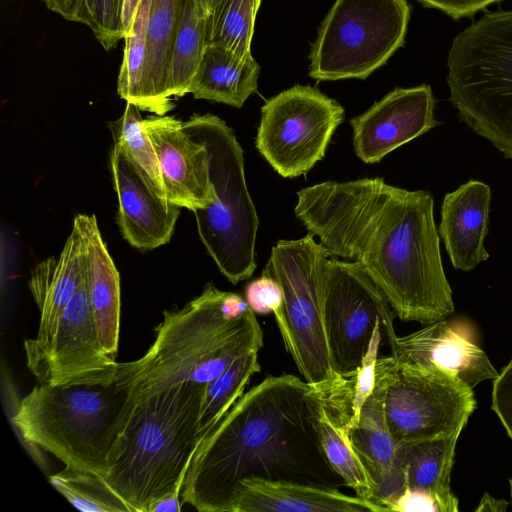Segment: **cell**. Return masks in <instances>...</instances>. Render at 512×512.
<instances>
[{"label": "cell", "mask_w": 512, "mask_h": 512, "mask_svg": "<svg viewBox=\"0 0 512 512\" xmlns=\"http://www.w3.org/2000/svg\"><path fill=\"white\" fill-rule=\"evenodd\" d=\"M294 213L330 257L359 263L402 321L454 312L429 191L379 177L325 181L297 192Z\"/></svg>", "instance_id": "cell-1"}, {"label": "cell", "mask_w": 512, "mask_h": 512, "mask_svg": "<svg viewBox=\"0 0 512 512\" xmlns=\"http://www.w3.org/2000/svg\"><path fill=\"white\" fill-rule=\"evenodd\" d=\"M305 380L269 375L200 441L181 490L200 512H230L241 481L257 477L339 489L319 439L320 406Z\"/></svg>", "instance_id": "cell-2"}, {"label": "cell", "mask_w": 512, "mask_h": 512, "mask_svg": "<svg viewBox=\"0 0 512 512\" xmlns=\"http://www.w3.org/2000/svg\"><path fill=\"white\" fill-rule=\"evenodd\" d=\"M262 346V328L246 300L207 283L182 308L163 312L154 342L141 358L118 363L116 379L136 403L182 382L207 384Z\"/></svg>", "instance_id": "cell-3"}, {"label": "cell", "mask_w": 512, "mask_h": 512, "mask_svg": "<svg viewBox=\"0 0 512 512\" xmlns=\"http://www.w3.org/2000/svg\"><path fill=\"white\" fill-rule=\"evenodd\" d=\"M206 385L182 382L134 404L102 475L130 512H148L183 484Z\"/></svg>", "instance_id": "cell-4"}, {"label": "cell", "mask_w": 512, "mask_h": 512, "mask_svg": "<svg viewBox=\"0 0 512 512\" xmlns=\"http://www.w3.org/2000/svg\"><path fill=\"white\" fill-rule=\"evenodd\" d=\"M134 404L116 377L96 384L39 383L20 400L12 423L26 442L66 467L103 475Z\"/></svg>", "instance_id": "cell-5"}, {"label": "cell", "mask_w": 512, "mask_h": 512, "mask_svg": "<svg viewBox=\"0 0 512 512\" xmlns=\"http://www.w3.org/2000/svg\"><path fill=\"white\" fill-rule=\"evenodd\" d=\"M447 66L460 120L512 159V10L488 13L459 33Z\"/></svg>", "instance_id": "cell-6"}, {"label": "cell", "mask_w": 512, "mask_h": 512, "mask_svg": "<svg viewBox=\"0 0 512 512\" xmlns=\"http://www.w3.org/2000/svg\"><path fill=\"white\" fill-rule=\"evenodd\" d=\"M183 126L206 147L215 190V200L193 212L197 231L220 272L236 285L257 267L259 219L246 184L243 149L233 130L214 114H194Z\"/></svg>", "instance_id": "cell-7"}, {"label": "cell", "mask_w": 512, "mask_h": 512, "mask_svg": "<svg viewBox=\"0 0 512 512\" xmlns=\"http://www.w3.org/2000/svg\"><path fill=\"white\" fill-rule=\"evenodd\" d=\"M326 249L308 233L279 240L266 271L280 284L281 310L275 314L284 346L304 380L318 384L335 376L324 322Z\"/></svg>", "instance_id": "cell-8"}, {"label": "cell", "mask_w": 512, "mask_h": 512, "mask_svg": "<svg viewBox=\"0 0 512 512\" xmlns=\"http://www.w3.org/2000/svg\"><path fill=\"white\" fill-rule=\"evenodd\" d=\"M410 11L407 0H335L311 47L309 76L366 79L403 46Z\"/></svg>", "instance_id": "cell-9"}, {"label": "cell", "mask_w": 512, "mask_h": 512, "mask_svg": "<svg viewBox=\"0 0 512 512\" xmlns=\"http://www.w3.org/2000/svg\"><path fill=\"white\" fill-rule=\"evenodd\" d=\"M375 371L384 385V412L397 444L461 432L476 408L473 387L437 367L396 363L378 357Z\"/></svg>", "instance_id": "cell-10"}, {"label": "cell", "mask_w": 512, "mask_h": 512, "mask_svg": "<svg viewBox=\"0 0 512 512\" xmlns=\"http://www.w3.org/2000/svg\"><path fill=\"white\" fill-rule=\"evenodd\" d=\"M344 108L311 86L295 85L261 108L255 146L284 178L306 175L326 153Z\"/></svg>", "instance_id": "cell-11"}, {"label": "cell", "mask_w": 512, "mask_h": 512, "mask_svg": "<svg viewBox=\"0 0 512 512\" xmlns=\"http://www.w3.org/2000/svg\"><path fill=\"white\" fill-rule=\"evenodd\" d=\"M395 314L387 300L355 261L328 257L325 265L324 322L333 368H357L368 351L375 327L383 326L390 348Z\"/></svg>", "instance_id": "cell-12"}, {"label": "cell", "mask_w": 512, "mask_h": 512, "mask_svg": "<svg viewBox=\"0 0 512 512\" xmlns=\"http://www.w3.org/2000/svg\"><path fill=\"white\" fill-rule=\"evenodd\" d=\"M24 350L27 367L39 383L70 386L115 379L118 362L98 341L85 275L50 338L43 343L27 339Z\"/></svg>", "instance_id": "cell-13"}, {"label": "cell", "mask_w": 512, "mask_h": 512, "mask_svg": "<svg viewBox=\"0 0 512 512\" xmlns=\"http://www.w3.org/2000/svg\"><path fill=\"white\" fill-rule=\"evenodd\" d=\"M435 104L428 84L390 91L350 120L356 156L366 164H375L427 133L439 125L434 117Z\"/></svg>", "instance_id": "cell-14"}, {"label": "cell", "mask_w": 512, "mask_h": 512, "mask_svg": "<svg viewBox=\"0 0 512 512\" xmlns=\"http://www.w3.org/2000/svg\"><path fill=\"white\" fill-rule=\"evenodd\" d=\"M143 126L156 152L168 201L192 212L207 208L215 200V190L206 147L174 116L153 115Z\"/></svg>", "instance_id": "cell-15"}, {"label": "cell", "mask_w": 512, "mask_h": 512, "mask_svg": "<svg viewBox=\"0 0 512 512\" xmlns=\"http://www.w3.org/2000/svg\"><path fill=\"white\" fill-rule=\"evenodd\" d=\"M391 351L398 364L441 368L471 387L499 374L464 319H442L409 335L396 336Z\"/></svg>", "instance_id": "cell-16"}, {"label": "cell", "mask_w": 512, "mask_h": 512, "mask_svg": "<svg viewBox=\"0 0 512 512\" xmlns=\"http://www.w3.org/2000/svg\"><path fill=\"white\" fill-rule=\"evenodd\" d=\"M110 163L123 237L131 246L144 250L166 244L181 207L162 198L120 147L114 146Z\"/></svg>", "instance_id": "cell-17"}, {"label": "cell", "mask_w": 512, "mask_h": 512, "mask_svg": "<svg viewBox=\"0 0 512 512\" xmlns=\"http://www.w3.org/2000/svg\"><path fill=\"white\" fill-rule=\"evenodd\" d=\"M373 501L337 488L249 477L240 482L230 512H381Z\"/></svg>", "instance_id": "cell-18"}, {"label": "cell", "mask_w": 512, "mask_h": 512, "mask_svg": "<svg viewBox=\"0 0 512 512\" xmlns=\"http://www.w3.org/2000/svg\"><path fill=\"white\" fill-rule=\"evenodd\" d=\"M490 202V187L479 180H469L444 196L438 232L455 269L467 272L489 258L484 240Z\"/></svg>", "instance_id": "cell-19"}, {"label": "cell", "mask_w": 512, "mask_h": 512, "mask_svg": "<svg viewBox=\"0 0 512 512\" xmlns=\"http://www.w3.org/2000/svg\"><path fill=\"white\" fill-rule=\"evenodd\" d=\"M73 226L84 244L87 292L98 341L103 351L116 359L120 332V276L96 216L79 214L74 218Z\"/></svg>", "instance_id": "cell-20"}, {"label": "cell", "mask_w": 512, "mask_h": 512, "mask_svg": "<svg viewBox=\"0 0 512 512\" xmlns=\"http://www.w3.org/2000/svg\"><path fill=\"white\" fill-rule=\"evenodd\" d=\"M348 435L376 484L375 502L390 511L388 505L406 488V484L398 460V444L385 418L384 385L377 374L375 388Z\"/></svg>", "instance_id": "cell-21"}, {"label": "cell", "mask_w": 512, "mask_h": 512, "mask_svg": "<svg viewBox=\"0 0 512 512\" xmlns=\"http://www.w3.org/2000/svg\"><path fill=\"white\" fill-rule=\"evenodd\" d=\"M84 275V244L73 226L60 255L38 262L31 270L29 288L40 314L34 342L50 338Z\"/></svg>", "instance_id": "cell-22"}, {"label": "cell", "mask_w": 512, "mask_h": 512, "mask_svg": "<svg viewBox=\"0 0 512 512\" xmlns=\"http://www.w3.org/2000/svg\"><path fill=\"white\" fill-rule=\"evenodd\" d=\"M180 14L181 0H150L138 107L154 115H166L174 107L168 91V72Z\"/></svg>", "instance_id": "cell-23"}, {"label": "cell", "mask_w": 512, "mask_h": 512, "mask_svg": "<svg viewBox=\"0 0 512 512\" xmlns=\"http://www.w3.org/2000/svg\"><path fill=\"white\" fill-rule=\"evenodd\" d=\"M460 433L398 444L406 487L429 494L439 512L458 511V499L450 490V473Z\"/></svg>", "instance_id": "cell-24"}, {"label": "cell", "mask_w": 512, "mask_h": 512, "mask_svg": "<svg viewBox=\"0 0 512 512\" xmlns=\"http://www.w3.org/2000/svg\"><path fill=\"white\" fill-rule=\"evenodd\" d=\"M260 65L253 58L237 55L216 45H207L193 78L190 93L205 99L241 108L257 90Z\"/></svg>", "instance_id": "cell-25"}, {"label": "cell", "mask_w": 512, "mask_h": 512, "mask_svg": "<svg viewBox=\"0 0 512 512\" xmlns=\"http://www.w3.org/2000/svg\"><path fill=\"white\" fill-rule=\"evenodd\" d=\"M383 333V326L378 323L368 351L357 368L310 384V393L322 410L334 424L346 431L357 424L361 408L375 388V366Z\"/></svg>", "instance_id": "cell-26"}, {"label": "cell", "mask_w": 512, "mask_h": 512, "mask_svg": "<svg viewBox=\"0 0 512 512\" xmlns=\"http://www.w3.org/2000/svg\"><path fill=\"white\" fill-rule=\"evenodd\" d=\"M207 17L193 0H181V14L173 44L168 72L170 96L183 97L190 93L191 83L207 47Z\"/></svg>", "instance_id": "cell-27"}, {"label": "cell", "mask_w": 512, "mask_h": 512, "mask_svg": "<svg viewBox=\"0 0 512 512\" xmlns=\"http://www.w3.org/2000/svg\"><path fill=\"white\" fill-rule=\"evenodd\" d=\"M260 370L258 352H251L235 360L207 383L198 419L199 443L244 394L250 379Z\"/></svg>", "instance_id": "cell-28"}, {"label": "cell", "mask_w": 512, "mask_h": 512, "mask_svg": "<svg viewBox=\"0 0 512 512\" xmlns=\"http://www.w3.org/2000/svg\"><path fill=\"white\" fill-rule=\"evenodd\" d=\"M318 434L328 463L346 486L353 489L358 497L375 502L376 484L352 446L348 431L334 424L321 407Z\"/></svg>", "instance_id": "cell-29"}, {"label": "cell", "mask_w": 512, "mask_h": 512, "mask_svg": "<svg viewBox=\"0 0 512 512\" xmlns=\"http://www.w3.org/2000/svg\"><path fill=\"white\" fill-rule=\"evenodd\" d=\"M261 0H220L207 17V45L251 55L254 23Z\"/></svg>", "instance_id": "cell-30"}, {"label": "cell", "mask_w": 512, "mask_h": 512, "mask_svg": "<svg viewBox=\"0 0 512 512\" xmlns=\"http://www.w3.org/2000/svg\"><path fill=\"white\" fill-rule=\"evenodd\" d=\"M49 480L80 511L130 512L98 473L65 466L62 471L51 475Z\"/></svg>", "instance_id": "cell-31"}, {"label": "cell", "mask_w": 512, "mask_h": 512, "mask_svg": "<svg viewBox=\"0 0 512 512\" xmlns=\"http://www.w3.org/2000/svg\"><path fill=\"white\" fill-rule=\"evenodd\" d=\"M143 123L140 108L127 102L122 116L110 124L114 146L120 147L139 167L153 189L167 199L158 158Z\"/></svg>", "instance_id": "cell-32"}, {"label": "cell", "mask_w": 512, "mask_h": 512, "mask_svg": "<svg viewBox=\"0 0 512 512\" xmlns=\"http://www.w3.org/2000/svg\"><path fill=\"white\" fill-rule=\"evenodd\" d=\"M150 0H141L133 22L125 35V49L120 67L117 92L126 102L139 105L145 65L146 25Z\"/></svg>", "instance_id": "cell-33"}, {"label": "cell", "mask_w": 512, "mask_h": 512, "mask_svg": "<svg viewBox=\"0 0 512 512\" xmlns=\"http://www.w3.org/2000/svg\"><path fill=\"white\" fill-rule=\"evenodd\" d=\"M125 0H79L71 21L91 29L102 47L109 51L125 38Z\"/></svg>", "instance_id": "cell-34"}, {"label": "cell", "mask_w": 512, "mask_h": 512, "mask_svg": "<svg viewBox=\"0 0 512 512\" xmlns=\"http://www.w3.org/2000/svg\"><path fill=\"white\" fill-rule=\"evenodd\" d=\"M245 300L256 314H277L283 304V293L277 280L266 271L249 282L245 288Z\"/></svg>", "instance_id": "cell-35"}, {"label": "cell", "mask_w": 512, "mask_h": 512, "mask_svg": "<svg viewBox=\"0 0 512 512\" xmlns=\"http://www.w3.org/2000/svg\"><path fill=\"white\" fill-rule=\"evenodd\" d=\"M491 408L512 439V358L494 379Z\"/></svg>", "instance_id": "cell-36"}, {"label": "cell", "mask_w": 512, "mask_h": 512, "mask_svg": "<svg viewBox=\"0 0 512 512\" xmlns=\"http://www.w3.org/2000/svg\"><path fill=\"white\" fill-rule=\"evenodd\" d=\"M427 8L443 11L451 18L457 20L474 15L479 10L500 0H417Z\"/></svg>", "instance_id": "cell-37"}, {"label": "cell", "mask_w": 512, "mask_h": 512, "mask_svg": "<svg viewBox=\"0 0 512 512\" xmlns=\"http://www.w3.org/2000/svg\"><path fill=\"white\" fill-rule=\"evenodd\" d=\"M390 511H438L434 499L427 493L405 488L389 505Z\"/></svg>", "instance_id": "cell-38"}, {"label": "cell", "mask_w": 512, "mask_h": 512, "mask_svg": "<svg viewBox=\"0 0 512 512\" xmlns=\"http://www.w3.org/2000/svg\"><path fill=\"white\" fill-rule=\"evenodd\" d=\"M183 484H179L172 493L153 502L148 512H179L181 511V496Z\"/></svg>", "instance_id": "cell-39"}, {"label": "cell", "mask_w": 512, "mask_h": 512, "mask_svg": "<svg viewBox=\"0 0 512 512\" xmlns=\"http://www.w3.org/2000/svg\"><path fill=\"white\" fill-rule=\"evenodd\" d=\"M46 7L62 16L64 19L71 21L79 0H42Z\"/></svg>", "instance_id": "cell-40"}, {"label": "cell", "mask_w": 512, "mask_h": 512, "mask_svg": "<svg viewBox=\"0 0 512 512\" xmlns=\"http://www.w3.org/2000/svg\"><path fill=\"white\" fill-rule=\"evenodd\" d=\"M508 502L505 500H500L492 497L491 495L485 493L481 498L478 507L475 511H492V512H503L507 509Z\"/></svg>", "instance_id": "cell-41"}, {"label": "cell", "mask_w": 512, "mask_h": 512, "mask_svg": "<svg viewBox=\"0 0 512 512\" xmlns=\"http://www.w3.org/2000/svg\"><path fill=\"white\" fill-rule=\"evenodd\" d=\"M140 2L141 0H125L123 8V25L125 32L131 27Z\"/></svg>", "instance_id": "cell-42"}, {"label": "cell", "mask_w": 512, "mask_h": 512, "mask_svg": "<svg viewBox=\"0 0 512 512\" xmlns=\"http://www.w3.org/2000/svg\"><path fill=\"white\" fill-rule=\"evenodd\" d=\"M197 9L205 16L208 17L215 9L220 0H193Z\"/></svg>", "instance_id": "cell-43"}, {"label": "cell", "mask_w": 512, "mask_h": 512, "mask_svg": "<svg viewBox=\"0 0 512 512\" xmlns=\"http://www.w3.org/2000/svg\"><path fill=\"white\" fill-rule=\"evenodd\" d=\"M510 484V496H511V503H512V479L509 480Z\"/></svg>", "instance_id": "cell-44"}]
</instances>
